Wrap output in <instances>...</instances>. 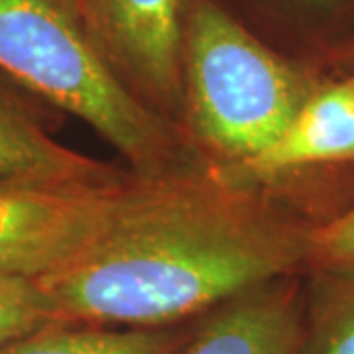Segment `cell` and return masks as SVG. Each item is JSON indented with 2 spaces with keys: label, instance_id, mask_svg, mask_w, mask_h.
Returning a JSON list of instances; mask_svg holds the SVG:
<instances>
[{
  "label": "cell",
  "instance_id": "obj_1",
  "mask_svg": "<svg viewBox=\"0 0 354 354\" xmlns=\"http://www.w3.org/2000/svg\"><path fill=\"white\" fill-rule=\"evenodd\" d=\"M307 234L215 176L160 179L75 262L36 279L57 321L176 327L307 262Z\"/></svg>",
  "mask_w": 354,
  "mask_h": 354
},
{
  "label": "cell",
  "instance_id": "obj_2",
  "mask_svg": "<svg viewBox=\"0 0 354 354\" xmlns=\"http://www.w3.org/2000/svg\"><path fill=\"white\" fill-rule=\"evenodd\" d=\"M0 73L83 120L136 176H213L195 140L114 71L75 0H0Z\"/></svg>",
  "mask_w": 354,
  "mask_h": 354
},
{
  "label": "cell",
  "instance_id": "obj_3",
  "mask_svg": "<svg viewBox=\"0 0 354 354\" xmlns=\"http://www.w3.org/2000/svg\"><path fill=\"white\" fill-rule=\"evenodd\" d=\"M185 113L195 144L242 169L286 132L315 88L209 0H197L183 46Z\"/></svg>",
  "mask_w": 354,
  "mask_h": 354
},
{
  "label": "cell",
  "instance_id": "obj_4",
  "mask_svg": "<svg viewBox=\"0 0 354 354\" xmlns=\"http://www.w3.org/2000/svg\"><path fill=\"white\" fill-rule=\"evenodd\" d=\"M158 181L136 174L116 181H0V276L41 279L59 272Z\"/></svg>",
  "mask_w": 354,
  "mask_h": 354
},
{
  "label": "cell",
  "instance_id": "obj_5",
  "mask_svg": "<svg viewBox=\"0 0 354 354\" xmlns=\"http://www.w3.org/2000/svg\"><path fill=\"white\" fill-rule=\"evenodd\" d=\"M88 24L153 109H185L181 0H88Z\"/></svg>",
  "mask_w": 354,
  "mask_h": 354
},
{
  "label": "cell",
  "instance_id": "obj_6",
  "mask_svg": "<svg viewBox=\"0 0 354 354\" xmlns=\"http://www.w3.org/2000/svg\"><path fill=\"white\" fill-rule=\"evenodd\" d=\"M301 335L297 293L281 278L213 309L183 354H297Z\"/></svg>",
  "mask_w": 354,
  "mask_h": 354
},
{
  "label": "cell",
  "instance_id": "obj_7",
  "mask_svg": "<svg viewBox=\"0 0 354 354\" xmlns=\"http://www.w3.org/2000/svg\"><path fill=\"white\" fill-rule=\"evenodd\" d=\"M14 87L18 85L0 73V181H116L130 176L53 138Z\"/></svg>",
  "mask_w": 354,
  "mask_h": 354
},
{
  "label": "cell",
  "instance_id": "obj_8",
  "mask_svg": "<svg viewBox=\"0 0 354 354\" xmlns=\"http://www.w3.org/2000/svg\"><path fill=\"white\" fill-rule=\"evenodd\" d=\"M354 162V81L315 88L266 152L242 167L254 177L297 167Z\"/></svg>",
  "mask_w": 354,
  "mask_h": 354
},
{
  "label": "cell",
  "instance_id": "obj_9",
  "mask_svg": "<svg viewBox=\"0 0 354 354\" xmlns=\"http://www.w3.org/2000/svg\"><path fill=\"white\" fill-rule=\"evenodd\" d=\"M189 337L174 327L127 329L51 323L4 344L0 354H183Z\"/></svg>",
  "mask_w": 354,
  "mask_h": 354
},
{
  "label": "cell",
  "instance_id": "obj_10",
  "mask_svg": "<svg viewBox=\"0 0 354 354\" xmlns=\"http://www.w3.org/2000/svg\"><path fill=\"white\" fill-rule=\"evenodd\" d=\"M297 354H354V272H323Z\"/></svg>",
  "mask_w": 354,
  "mask_h": 354
},
{
  "label": "cell",
  "instance_id": "obj_11",
  "mask_svg": "<svg viewBox=\"0 0 354 354\" xmlns=\"http://www.w3.org/2000/svg\"><path fill=\"white\" fill-rule=\"evenodd\" d=\"M57 321L36 279L0 276V348Z\"/></svg>",
  "mask_w": 354,
  "mask_h": 354
},
{
  "label": "cell",
  "instance_id": "obj_12",
  "mask_svg": "<svg viewBox=\"0 0 354 354\" xmlns=\"http://www.w3.org/2000/svg\"><path fill=\"white\" fill-rule=\"evenodd\" d=\"M307 262L321 272H354V207L307 234Z\"/></svg>",
  "mask_w": 354,
  "mask_h": 354
},
{
  "label": "cell",
  "instance_id": "obj_13",
  "mask_svg": "<svg viewBox=\"0 0 354 354\" xmlns=\"http://www.w3.org/2000/svg\"><path fill=\"white\" fill-rule=\"evenodd\" d=\"M75 4L79 6V10L83 12V16L87 18L88 22V0H75Z\"/></svg>",
  "mask_w": 354,
  "mask_h": 354
},
{
  "label": "cell",
  "instance_id": "obj_14",
  "mask_svg": "<svg viewBox=\"0 0 354 354\" xmlns=\"http://www.w3.org/2000/svg\"><path fill=\"white\" fill-rule=\"evenodd\" d=\"M353 81H354V79H353Z\"/></svg>",
  "mask_w": 354,
  "mask_h": 354
}]
</instances>
